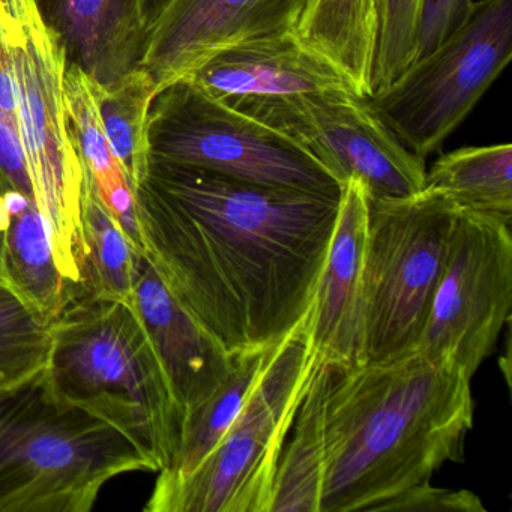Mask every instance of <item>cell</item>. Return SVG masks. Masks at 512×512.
Wrapping results in <instances>:
<instances>
[{"label": "cell", "instance_id": "cell-1", "mask_svg": "<svg viewBox=\"0 0 512 512\" xmlns=\"http://www.w3.org/2000/svg\"><path fill=\"white\" fill-rule=\"evenodd\" d=\"M340 200L157 161L136 191L145 256L232 356L268 349L307 319Z\"/></svg>", "mask_w": 512, "mask_h": 512}, {"label": "cell", "instance_id": "cell-2", "mask_svg": "<svg viewBox=\"0 0 512 512\" xmlns=\"http://www.w3.org/2000/svg\"><path fill=\"white\" fill-rule=\"evenodd\" d=\"M472 377L421 353L317 364L284 443L269 512H376L461 463Z\"/></svg>", "mask_w": 512, "mask_h": 512}, {"label": "cell", "instance_id": "cell-3", "mask_svg": "<svg viewBox=\"0 0 512 512\" xmlns=\"http://www.w3.org/2000/svg\"><path fill=\"white\" fill-rule=\"evenodd\" d=\"M46 373L59 401L121 431L166 469L181 439V409L134 305L74 298L50 323Z\"/></svg>", "mask_w": 512, "mask_h": 512}, {"label": "cell", "instance_id": "cell-4", "mask_svg": "<svg viewBox=\"0 0 512 512\" xmlns=\"http://www.w3.org/2000/svg\"><path fill=\"white\" fill-rule=\"evenodd\" d=\"M130 472L155 469L113 425L59 401L46 370L0 389V512H89Z\"/></svg>", "mask_w": 512, "mask_h": 512}, {"label": "cell", "instance_id": "cell-5", "mask_svg": "<svg viewBox=\"0 0 512 512\" xmlns=\"http://www.w3.org/2000/svg\"><path fill=\"white\" fill-rule=\"evenodd\" d=\"M307 319L272 346L244 407L199 466L155 482L148 512H269L284 443L316 370Z\"/></svg>", "mask_w": 512, "mask_h": 512}, {"label": "cell", "instance_id": "cell-6", "mask_svg": "<svg viewBox=\"0 0 512 512\" xmlns=\"http://www.w3.org/2000/svg\"><path fill=\"white\" fill-rule=\"evenodd\" d=\"M17 122L35 203L56 262L74 295L86 262L82 202L85 167L64 97L67 61L34 0H5Z\"/></svg>", "mask_w": 512, "mask_h": 512}, {"label": "cell", "instance_id": "cell-7", "mask_svg": "<svg viewBox=\"0 0 512 512\" xmlns=\"http://www.w3.org/2000/svg\"><path fill=\"white\" fill-rule=\"evenodd\" d=\"M457 217L458 209L430 188L397 199H368L356 364L416 353Z\"/></svg>", "mask_w": 512, "mask_h": 512}, {"label": "cell", "instance_id": "cell-8", "mask_svg": "<svg viewBox=\"0 0 512 512\" xmlns=\"http://www.w3.org/2000/svg\"><path fill=\"white\" fill-rule=\"evenodd\" d=\"M149 161L197 167L268 187L340 194L331 173L289 137L184 77L160 89L148 119Z\"/></svg>", "mask_w": 512, "mask_h": 512}, {"label": "cell", "instance_id": "cell-9", "mask_svg": "<svg viewBox=\"0 0 512 512\" xmlns=\"http://www.w3.org/2000/svg\"><path fill=\"white\" fill-rule=\"evenodd\" d=\"M512 56V0H481L460 29L413 62L368 107L425 160L460 127Z\"/></svg>", "mask_w": 512, "mask_h": 512}, {"label": "cell", "instance_id": "cell-10", "mask_svg": "<svg viewBox=\"0 0 512 512\" xmlns=\"http://www.w3.org/2000/svg\"><path fill=\"white\" fill-rule=\"evenodd\" d=\"M289 137L343 185L358 179L368 199H397L425 188V160L413 154L355 91L256 98L227 104Z\"/></svg>", "mask_w": 512, "mask_h": 512}, {"label": "cell", "instance_id": "cell-11", "mask_svg": "<svg viewBox=\"0 0 512 512\" xmlns=\"http://www.w3.org/2000/svg\"><path fill=\"white\" fill-rule=\"evenodd\" d=\"M511 305V226L458 212L448 259L416 352L473 377L496 347Z\"/></svg>", "mask_w": 512, "mask_h": 512}, {"label": "cell", "instance_id": "cell-12", "mask_svg": "<svg viewBox=\"0 0 512 512\" xmlns=\"http://www.w3.org/2000/svg\"><path fill=\"white\" fill-rule=\"evenodd\" d=\"M313 4L314 0H163L149 20L140 67L160 91L236 44L296 34Z\"/></svg>", "mask_w": 512, "mask_h": 512}, {"label": "cell", "instance_id": "cell-13", "mask_svg": "<svg viewBox=\"0 0 512 512\" xmlns=\"http://www.w3.org/2000/svg\"><path fill=\"white\" fill-rule=\"evenodd\" d=\"M188 77L224 104L326 91L359 94L337 65L305 46L295 32L236 44L212 56Z\"/></svg>", "mask_w": 512, "mask_h": 512}, {"label": "cell", "instance_id": "cell-14", "mask_svg": "<svg viewBox=\"0 0 512 512\" xmlns=\"http://www.w3.org/2000/svg\"><path fill=\"white\" fill-rule=\"evenodd\" d=\"M367 229V190L358 179H349L341 190L337 226L307 316L319 364H356Z\"/></svg>", "mask_w": 512, "mask_h": 512}, {"label": "cell", "instance_id": "cell-15", "mask_svg": "<svg viewBox=\"0 0 512 512\" xmlns=\"http://www.w3.org/2000/svg\"><path fill=\"white\" fill-rule=\"evenodd\" d=\"M134 307L185 419L224 382L235 356L170 293L145 254L137 260Z\"/></svg>", "mask_w": 512, "mask_h": 512}, {"label": "cell", "instance_id": "cell-16", "mask_svg": "<svg viewBox=\"0 0 512 512\" xmlns=\"http://www.w3.org/2000/svg\"><path fill=\"white\" fill-rule=\"evenodd\" d=\"M67 67L110 85L140 67L148 19L145 0H34Z\"/></svg>", "mask_w": 512, "mask_h": 512}, {"label": "cell", "instance_id": "cell-17", "mask_svg": "<svg viewBox=\"0 0 512 512\" xmlns=\"http://www.w3.org/2000/svg\"><path fill=\"white\" fill-rule=\"evenodd\" d=\"M10 217L0 235V281L49 326L73 301L34 197L5 190Z\"/></svg>", "mask_w": 512, "mask_h": 512}, {"label": "cell", "instance_id": "cell-18", "mask_svg": "<svg viewBox=\"0 0 512 512\" xmlns=\"http://www.w3.org/2000/svg\"><path fill=\"white\" fill-rule=\"evenodd\" d=\"M64 97L83 167L94 179L101 202L118 221L131 247L143 253L136 196L104 134L98 112L97 82L79 67H67Z\"/></svg>", "mask_w": 512, "mask_h": 512}, {"label": "cell", "instance_id": "cell-19", "mask_svg": "<svg viewBox=\"0 0 512 512\" xmlns=\"http://www.w3.org/2000/svg\"><path fill=\"white\" fill-rule=\"evenodd\" d=\"M425 188L439 191L458 212L511 226L512 146H472L440 155L427 170Z\"/></svg>", "mask_w": 512, "mask_h": 512}, {"label": "cell", "instance_id": "cell-20", "mask_svg": "<svg viewBox=\"0 0 512 512\" xmlns=\"http://www.w3.org/2000/svg\"><path fill=\"white\" fill-rule=\"evenodd\" d=\"M272 346L235 355L232 370L224 382L205 403L185 416L175 457L166 469L158 472L155 482L185 478L214 449L244 407L265 368Z\"/></svg>", "mask_w": 512, "mask_h": 512}, {"label": "cell", "instance_id": "cell-21", "mask_svg": "<svg viewBox=\"0 0 512 512\" xmlns=\"http://www.w3.org/2000/svg\"><path fill=\"white\" fill-rule=\"evenodd\" d=\"M376 0H314L296 35L370 95Z\"/></svg>", "mask_w": 512, "mask_h": 512}, {"label": "cell", "instance_id": "cell-22", "mask_svg": "<svg viewBox=\"0 0 512 512\" xmlns=\"http://www.w3.org/2000/svg\"><path fill=\"white\" fill-rule=\"evenodd\" d=\"M86 262L80 281V296L134 305L137 260L121 226L98 196L94 179L85 170L82 202Z\"/></svg>", "mask_w": 512, "mask_h": 512}, {"label": "cell", "instance_id": "cell-23", "mask_svg": "<svg viewBox=\"0 0 512 512\" xmlns=\"http://www.w3.org/2000/svg\"><path fill=\"white\" fill-rule=\"evenodd\" d=\"M158 89L142 67L110 85L97 83L104 134L134 196L149 169L148 119Z\"/></svg>", "mask_w": 512, "mask_h": 512}, {"label": "cell", "instance_id": "cell-24", "mask_svg": "<svg viewBox=\"0 0 512 512\" xmlns=\"http://www.w3.org/2000/svg\"><path fill=\"white\" fill-rule=\"evenodd\" d=\"M50 328L0 281V389L37 376L49 365Z\"/></svg>", "mask_w": 512, "mask_h": 512}, {"label": "cell", "instance_id": "cell-25", "mask_svg": "<svg viewBox=\"0 0 512 512\" xmlns=\"http://www.w3.org/2000/svg\"><path fill=\"white\" fill-rule=\"evenodd\" d=\"M424 0H376L370 95L385 89L415 61Z\"/></svg>", "mask_w": 512, "mask_h": 512}, {"label": "cell", "instance_id": "cell-26", "mask_svg": "<svg viewBox=\"0 0 512 512\" xmlns=\"http://www.w3.org/2000/svg\"><path fill=\"white\" fill-rule=\"evenodd\" d=\"M382 512H485L481 499L469 490H448L421 482L383 503Z\"/></svg>", "mask_w": 512, "mask_h": 512}, {"label": "cell", "instance_id": "cell-27", "mask_svg": "<svg viewBox=\"0 0 512 512\" xmlns=\"http://www.w3.org/2000/svg\"><path fill=\"white\" fill-rule=\"evenodd\" d=\"M473 5V0H424L415 61L430 55L449 35L460 29L472 14Z\"/></svg>", "mask_w": 512, "mask_h": 512}, {"label": "cell", "instance_id": "cell-28", "mask_svg": "<svg viewBox=\"0 0 512 512\" xmlns=\"http://www.w3.org/2000/svg\"><path fill=\"white\" fill-rule=\"evenodd\" d=\"M0 184L5 190L34 197L19 124L4 113H0Z\"/></svg>", "mask_w": 512, "mask_h": 512}, {"label": "cell", "instance_id": "cell-29", "mask_svg": "<svg viewBox=\"0 0 512 512\" xmlns=\"http://www.w3.org/2000/svg\"><path fill=\"white\" fill-rule=\"evenodd\" d=\"M0 113L17 122L16 95H14L13 65L8 46V22L5 0H0Z\"/></svg>", "mask_w": 512, "mask_h": 512}, {"label": "cell", "instance_id": "cell-30", "mask_svg": "<svg viewBox=\"0 0 512 512\" xmlns=\"http://www.w3.org/2000/svg\"><path fill=\"white\" fill-rule=\"evenodd\" d=\"M10 217V209H8L7 199H5V188L0 184V235L4 232Z\"/></svg>", "mask_w": 512, "mask_h": 512}, {"label": "cell", "instance_id": "cell-31", "mask_svg": "<svg viewBox=\"0 0 512 512\" xmlns=\"http://www.w3.org/2000/svg\"><path fill=\"white\" fill-rule=\"evenodd\" d=\"M161 4H163V0H145V14L146 19H148V25L149 20L152 19V16H154L155 11L160 8Z\"/></svg>", "mask_w": 512, "mask_h": 512}]
</instances>
